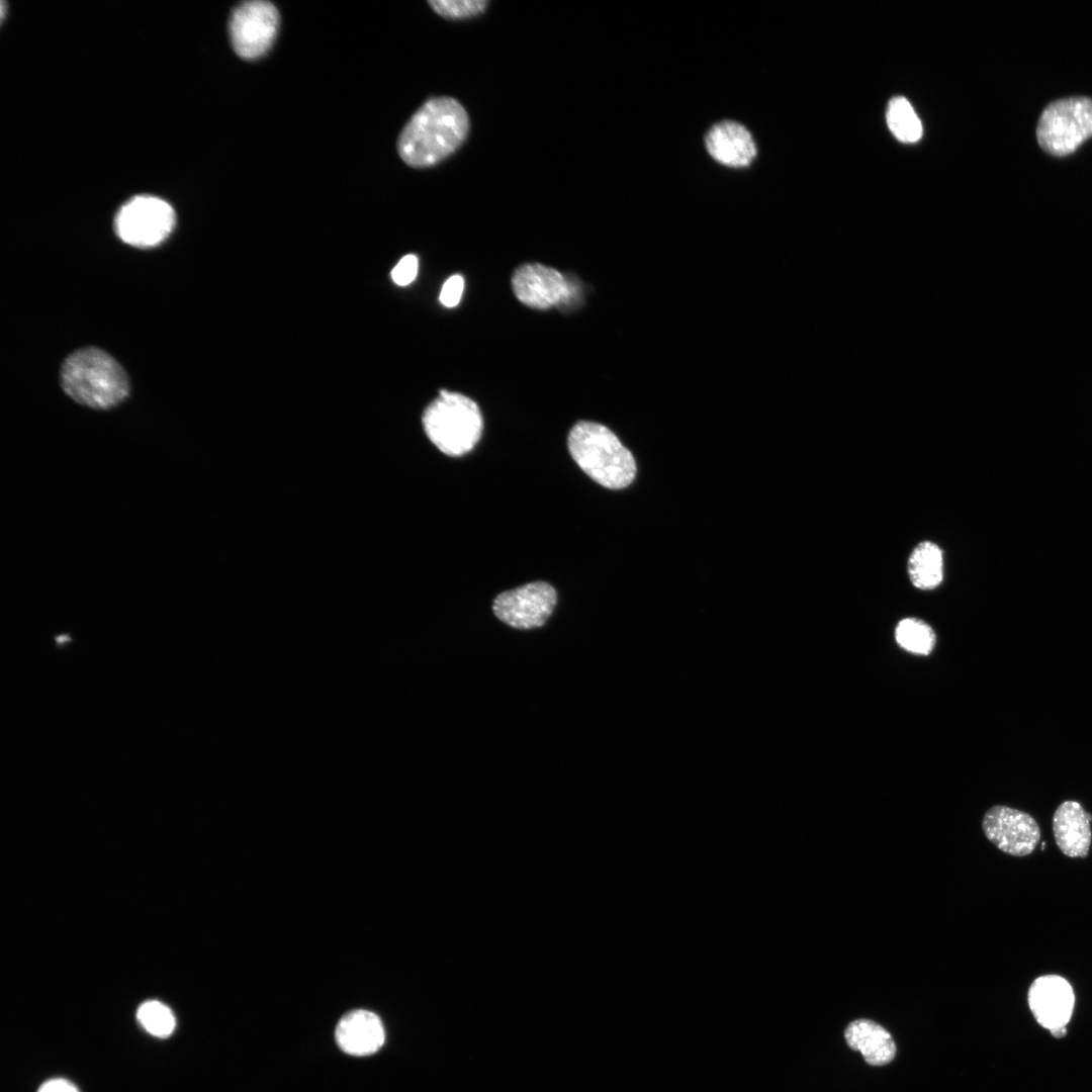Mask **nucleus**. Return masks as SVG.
Segmentation results:
<instances>
[{
  "instance_id": "a211bd4d",
  "label": "nucleus",
  "mask_w": 1092,
  "mask_h": 1092,
  "mask_svg": "<svg viewBox=\"0 0 1092 1092\" xmlns=\"http://www.w3.org/2000/svg\"><path fill=\"white\" fill-rule=\"evenodd\" d=\"M895 638L903 649L921 655L929 654L935 644L932 628L917 618L901 620L896 627Z\"/></svg>"
},
{
  "instance_id": "2eb2a0df",
  "label": "nucleus",
  "mask_w": 1092,
  "mask_h": 1092,
  "mask_svg": "<svg viewBox=\"0 0 1092 1092\" xmlns=\"http://www.w3.org/2000/svg\"><path fill=\"white\" fill-rule=\"evenodd\" d=\"M847 1045L860 1052L872 1066L889 1064L896 1055L895 1041L888 1030L870 1019H856L844 1031Z\"/></svg>"
},
{
  "instance_id": "f8f14e48",
  "label": "nucleus",
  "mask_w": 1092,
  "mask_h": 1092,
  "mask_svg": "<svg viewBox=\"0 0 1092 1092\" xmlns=\"http://www.w3.org/2000/svg\"><path fill=\"white\" fill-rule=\"evenodd\" d=\"M335 1038L344 1053L365 1057L380 1050L385 1033L382 1022L375 1013L356 1009L341 1017L336 1026Z\"/></svg>"
},
{
  "instance_id": "dca6fc26",
  "label": "nucleus",
  "mask_w": 1092,
  "mask_h": 1092,
  "mask_svg": "<svg viewBox=\"0 0 1092 1092\" xmlns=\"http://www.w3.org/2000/svg\"><path fill=\"white\" fill-rule=\"evenodd\" d=\"M908 573L912 584L920 589H932L943 578L942 550L933 542L919 543L908 559Z\"/></svg>"
},
{
  "instance_id": "412c9836",
  "label": "nucleus",
  "mask_w": 1092,
  "mask_h": 1092,
  "mask_svg": "<svg viewBox=\"0 0 1092 1092\" xmlns=\"http://www.w3.org/2000/svg\"><path fill=\"white\" fill-rule=\"evenodd\" d=\"M418 258L408 254L402 257L391 271V278L399 286L408 285L418 274Z\"/></svg>"
},
{
  "instance_id": "f03ea898",
  "label": "nucleus",
  "mask_w": 1092,
  "mask_h": 1092,
  "mask_svg": "<svg viewBox=\"0 0 1092 1092\" xmlns=\"http://www.w3.org/2000/svg\"><path fill=\"white\" fill-rule=\"evenodd\" d=\"M63 390L76 402L108 410L128 395L129 382L123 367L108 353L86 347L69 355L60 373Z\"/></svg>"
},
{
  "instance_id": "7ed1b4c3",
  "label": "nucleus",
  "mask_w": 1092,
  "mask_h": 1092,
  "mask_svg": "<svg viewBox=\"0 0 1092 1092\" xmlns=\"http://www.w3.org/2000/svg\"><path fill=\"white\" fill-rule=\"evenodd\" d=\"M568 450L593 480L610 489L628 486L636 475L631 452L607 427L587 421L576 423L568 434Z\"/></svg>"
},
{
  "instance_id": "39448f33",
  "label": "nucleus",
  "mask_w": 1092,
  "mask_h": 1092,
  "mask_svg": "<svg viewBox=\"0 0 1092 1092\" xmlns=\"http://www.w3.org/2000/svg\"><path fill=\"white\" fill-rule=\"evenodd\" d=\"M1040 148L1053 156L1073 153L1092 136V99H1059L1042 111L1036 127Z\"/></svg>"
},
{
  "instance_id": "423d86ee",
  "label": "nucleus",
  "mask_w": 1092,
  "mask_h": 1092,
  "mask_svg": "<svg viewBox=\"0 0 1092 1092\" xmlns=\"http://www.w3.org/2000/svg\"><path fill=\"white\" fill-rule=\"evenodd\" d=\"M115 232L121 241L136 248L161 244L175 225L172 206L155 196H135L118 210Z\"/></svg>"
},
{
  "instance_id": "4be33fe9",
  "label": "nucleus",
  "mask_w": 1092,
  "mask_h": 1092,
  "mask_svg": "<svg viewBox=\"0 0 1092 1092\" xmlns=\"http://www.w3.org/2000/svg\"><path fill=\"white\" fill-rule=\"evenodd\" d=\"M464 280L461 275H452L442 286L439 299L446 307L456 306L463 293Z\"/></svg>"
},
{
  "instance_id": "b1692460",
  "label": "nucleus",
  "mask_w": 1092,
  "mask_h": 1092,
  "mask_svg": "<svg viewBox=\"0 0 1092 1092\" xmlns=\"http://www.w3.org/2000/svg\"><path fill=\"white\" fill-rule=\"evenodd\" d=\"M1051 1031H1052V1033H1053V1035H1054V1036H1056V1037H1061V1036H1064V1035H1065V1033H1066V1027H1059V1028H1056V1029H1054V1030H1051Z\"/></svg>"
},
{
  "instance_id": "6e6552de",
  "label": "nucleus",
  "mask_w": 1092,
  "mask_h": 1092,
  "mask_svg": "<svg viewBox=\"0 0 1092 1092\" xmlns=\"http://www.w3.org/2000/svg\"><path fill=\"white\" fill-rule=\"evenodd\" d=\"M557 602L555 588L545 581H535L500 593L493 601L494 615L505 624L520 630L541 627Z\"/></svg>"
},
{
  "instance_id": "f3484780",
  "label": "nucleus",
  "mask_w": 1092,
  "mask_h": 1092,
  "mask_svg": "<svg viewBox=\"0 0 1092 1092\" xmlns=\"http://www.w3.org/2000/svg\"><path fill=\"white\" fill-rule=\"evenodd\" d=\"M887 123L895 138L903 143H915L922 135V124L909 101L897 96L890 100Z\"/></svg>"
},
{
  "instance_id": "aec40b11",
  "label": "nucleus",
  "mask_w": 1092,
  "mask_h": 1092,
  "mask_svg": "<svg viewBox=\"0 0 1092 1092\" xmlns=\"http://www.w3.org/2000/svg\"><path fill=\"white\" fill-rule=\"evenodd\" d=\"M428 4L440 16L448 19H466L482 14L487 0H432Z\"/></svg>"
},
{
  "instance_id": "20e7f679",
  "label": "nucleus",
  "mask_w": 1092,
  "mask_h": 1092,
  "mask_svg": "<svg viewBox=\"0 0 1092 1092\" xmlns=\"http://www.w3.org/2000/svg\"><path fill=\"white\" fill-rule=\"evenodd\" d=\"M422 421L430 441L441 452L454 457L471 451L483 429L477 403L464 394L446 389H441L439 396L429 403Z\"/></svg>"
},
{
  "instance_id": "1a4fd4ad",
  "label": "nucleus",
  "mask_w": 1092,
  "mask_h": 1092,
  "mask_svg": "<svg viewBox=\"0 0 1092 1092\" xmlns=\"http://www.w3.org/2000/svg\"><path fill=\"white\" fill-rule=\"evenodd\" d=\"M985 836L1001 851L1024 856L1031 853L1040 839L1036 821L1027 813L1007 806H993L984 815Z\"/></svg>"
},
{
  "instance_id": "0eeeda50",
  "label": "nucleus",
  "mask_w": 1092,
  "mask_h": 1092,
  "mask_svg": "<svg viewBox=\"0 0 1092 1092\" xmlns=\"http://www.w3.org/2000/svg\"><path fill=\"white\" fill-rule=\"evenodd\" d=\"M278 27L279 13L272 3L242 2L233 9L229 21L233 49L244 60L259 59L271 48Z\"/></svg>"
},
{
  "instance_id": "5701e85b",
  "label": "nucleus",
  "mask_w": 1092,
  "mask_h": 1092,
  "mask_svg": "<svg viewBox=\"0 0 1092 1092\" xmlns=\"http://www.w3.org/2000/svg\"><path fill=\"white\" fill-rule=\"evenodd\" d=\"M37 1092H79L77 1088L65 1079H52L43 1083Z\"/></svg>"
},
{
  "instance_id": "4468645a",
  "label": "nucleus",
  "mask_w": 1092,
  "mask_h": 1092,
  "mask_svg": "<svg viewBox=\"0 0 1092 1092\" xmlns=\"http://www.w3.org/2000/svg\"><path fill=\"white\" fill-rule=\"evenodd\" d=\"M1092 816L1080 803L1065 801L1055 811L1053 831L1060 850L1070 857H1085L1091 843Z\"/></svg>"
},
{
  "instance_id": "f257e3e1",
  "label": "nucleus",
  "mask_w": 1092,
  "mask_h": 1092,
  "mask_svg": "<svg viewBox=\"0 0 1092 1092\" xmlns=\"http://www.w3.org/2000/svg\"><path fill=\"white\" fill-rule=\"evenodd\" d=\"M469 126L468 114L456 99L431 98L413 114L400 132L398 155L414 168L435 166L463 144Z\"/></svg>"
},
{
  "instance_id": "ddd939ff",
  "label": "nucleus",
  "mask_w": 1092,
  "mask_h": 1092,
  "mask_svg": "<svg viewBox=\"0 0 1092 1092\" xmlns=\"http://www.w3.org/2000/svg\"><path fill=\"white\" fill-rule=\"evenodd\" d=\"M709 154L719 163L744 167L751 163L756 148L750 132L742 124L724 120L713 125L705 138Z\"/></svg>"
},
{
  "instance_id": "9b49d317",
  "label": "nucleus",
  "mask_w": 1092,
  "mask_h": 1092,
  "mask_svg": "<svg viewBox=\"0 0 1092 1092\" xmlns=\"http://www.w3.org/2000/svg\"><path fill=\"white\" fill-rule=\"evenodd\" d=\"M1075 1003L1069 982L1057 975L1038 977L1028 991V1004L1036 1021L1054 1030L1066 1027Z\"/></svg>"
},
{
  "instance_id": "9d476101",
  "label": "nucleus",
  "mask_w": 1092,
  "mask_h": 1092,
  "mask_svg": "<svg viewBox=\"0 0 1092 1092\" xmlns=\"http://www.w3.org/2000/svg\"><path fill=\"white\" fill-rule=\"evenodd\" d=\"M512 288L516 297L525 305L547 309L565 301L570 288L563 275L556 269L539 263L520 266L512 276Z\"/></svg>"
},
{
  "instance_id": "6ab92c4d",
  "label": "nucleus",
  "mask_w": 1092,
  "mask_h": 1092,
  "mask_svg": "<svg viewBox=\"0 0 1092 1092\" xmlns=\"http://www.w3.org/2000/svg\"><path fill=\"white\" fill-rule=\"evenodd\" d=\"M140 1023L151 1034L169 1036L175 1028V1017L169 1007L159 1001L143 1003L136 1013Z\"/></svg>"
}]
</instances>
